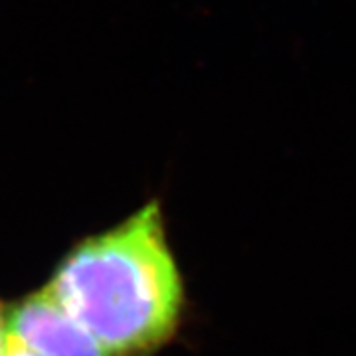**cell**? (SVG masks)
Listing matches in <instances>:
<instances>
[{
    "label": "cell",
    "instance_id": "cell-1",
    "mask_svg": "<svg viewBox=\"0 0 356 356\" xmlns=\"http://www.w3.org/2000/svg\"><path fill=\"white\" fill-rule=\"evenodd\" d=\"M46 289L111 356H143L177 334L184 281L161 200L76 243Z\"/></svg>",
    "mask_w": 356,
    "mask_h": 356
},
{
    "label": "cell",
    "instance_id": "cell-2",
    "mask_svg": "<svg viewBox=\"0 0 356 356\" xmlns=\"http://www.w3.org/2000/svg\"><path fill=\"white\" fill-rule=\"evenodd\" d=\"M8 337L40 356H111L46 287L8 311Z\"/></svg>",
    "mask_w": 356,
    "mask_h": 356
},
{
    "label": "cell",
    "instance_id": "cell-4",
    "mask_svg": "<svg viewBox=\"0 0 356 356\" xmlns=\"http://www.w3.org/2000/svg\"><path fill=\"white\" fill-rule=\"evenodd\" d=\"M4 356H40V355H36V353H34V350H30L28 346L16 343V341H13V339L8 337V348H6V355Z\"/></svg>",
    "mask_w": 356,
    "mask_h": 356
},
{
    "label": "cell",
    "instance_id": "cell-3",
    "mask_svg": "<svg viewBox=\"0 0 356 356\" xmlns=\"http://www.w3.org/2000/svg\"><path fill=\"white\" fill-rule=\"evenodd\" d=\"M8 348V313L0 305V356L6 355Z\"/></svg>",
    "mask_w": 356,
    "mask_h": 356
}]
</instances>
